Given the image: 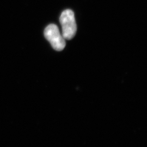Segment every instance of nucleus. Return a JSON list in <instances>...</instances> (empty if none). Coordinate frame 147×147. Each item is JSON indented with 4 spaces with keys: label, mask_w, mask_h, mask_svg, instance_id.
<instances>
[{
    "label": "nucleus",
    "mask_w": 147,
    "mask_h": 147,
    "mask_svg": "<svg viewBox=\"0 0 147 147\" xmlns=\"http://www.w3.org/2000/svg\"><path fill=\"white\" fill-rule=\"evenodd\" d=\"M59 21L62 26V34L65 39L70 40L75 36L77 26L73 11L67 9L62 13Z\"/></svg>",
    "instance_id": "nucleus-1"
},
{
    "label": "nucleus",
    "mask_w": 147,
    "mask_h": 147,
    "mask_svg": "<svg viewBox=\"0 0 147 147\" xmlns=\"http://www.w3.org/2000/svg\"><path fill=\"white\" fill-rule=\"evenodd\" d=\"M44 36L56 51H62L65 47V39L55 24H50L45 28Z\"/></svg>",
    "instance_id": "nucleus-2"
}]
</instances>
